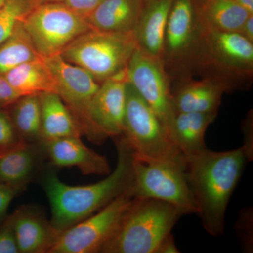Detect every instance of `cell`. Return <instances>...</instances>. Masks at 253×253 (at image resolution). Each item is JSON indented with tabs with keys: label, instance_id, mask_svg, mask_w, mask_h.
<instances>
[{
	"label": "cell",
	"instance_id": "d6a6232c",
	"mask_svg": "<svg viewBox=\"0 0 253 253\" xmlns=\"http://www.w3.org/2000/svg\"><path fill=\"white\" fill-rule=\"evenodd\" d=\"M179 253V250L176 247L175 243L172 234L168 236L166 239L163 241L162 244L160 246L157 253Z\"/></svg>",
	"mask_w": 253,
	"mask_h": 253
},
{
	"label": "cell",
	"instance_id": "f1b7e54d",
	"mask_svg": "<svg viewBox=\"0 0 253 253\" xmlns=\"http://www.w3.org/2000/svg\"><path fill=\"white\" fill-rule=\"evenodd\" d=\"M104 0H61V2L84 18L87 17Z\"/></svg>",
	"mask_w": 253,
	"mask_h": 253
},
{
	"label": "cell",
	"instance_id": "2e32d148",
	"mask_svg": "<svg viewBox=\"0 0 253 253\" xmlns=\"http://www.w3.org/2000/svg\"><path fill=\"white\" fill-rule=\"evenodd\" d=\"M174 0H144L133 34L136 48L161 60L163 38Z\"/></svg>",
	"mask_w": 253,
	"mask_h": 253
},
{
	"label": "cell",
	"instance_id": "603a6c76",
	"mask_svg": "<svg viewBox=\"0 0 253 253\" xmlns=\"http://www.w3.org/2000/svg\"><path fill=\"white\" fill-rule=\"evenodd\" d=\"M5 77L20 96L55 92V81L44 58L20 65Z\"/></svg>",
	"mask_w": 253,
	"mask_h": 253
},
{
	"label": "cell",
	"instance_id": "4316f807",
	"mask_svg": "<svg viewBox=\"0 0 253 253\" xmlns=\"http://www.w3.org/2000/svg\"><path fill=\"white\" fill-rule=\"evenodd\" d=\"M21 143L9 113L0 109V154Z\"/></svg>",
	"mask_w": 253,
	"mask_h": 253
},
{
	"label": "cell",
	"instance_id": "8d00e7d4",
	"mask_svg": "<svg viewBox=\"0 0 253 253\" xmlns=\"http://www.w3.org/2000/svg\"><path fill=\"white\" fill-rule=\"evenodd\" d=\"M5 0H0V7L4 4Z\"/></svg>",
	"mask_w": 253,
	"mask_h": 253
},
{
	"label": "cell",
	"instance_id": "e575fe53",
	"mask_svg": "<svg viewBox=\"0 0 253 253\" xmlns=\"http://www.w3.org/2000/svg\"><path fill=\"white\" fill-rule=\"evenodd\" d=\"M236 4L244 8L250 14H253V0H233Z\"/></svg>",
	"mask_w": 253,
	"mask_h": 253
},
{
	"label": "cell",
	"instance_id": "8992f818",
	"mask_svg": "<svg viewBox=\"0 0 253 253\" xmlns=\"http://www.w3.org/2000/svg\"><path fill=\"white\" fill-rule=\"evenodd\" d=\"M133 179L128 195L172 205L184 214H197V206L186 175V161L143 157L134 153Z\"/></svg>",
	"mask_w": 253,
	"mask_h": 253
},
{
	"label": "cell",
	"instance_id": "7a4b0ae2",
	"mask_svg": "<svg viewBox=\"0 0 253 253\" xmlns=\"http://www.w3.org/2000/svg\"><path fill=\"white\" fill-rule=\"evenodd\" d=\"M186 159V175L205 230L224 234L228 204L249 156L243 147L216 152L205 150Z\"/></svg>",
	"mask_w": 253,
	"mask_h": 253
},
{
	"label": "cell",
	"instance_id": "4fadbf2b",
	"mask_svg": "<svg viewBox=\"0 0 253 253\" xmlns=\"http://www.w3.org/2000/svg\"><path fill=\"white\" fill-rule=\"evenodd\" d=\"M126 68L101 83L89 111L87 138L95 144L122 135L126 102Z\"/></svg>",
	"mask_w": 253,
	"mask_h": 253
},
{
	"label": "cell",
	"instance_id": "44dd1931",
	"mask_svg": "<svg viewBox=\"0 0 253 253\" xmlns=\"http://www.w3.org/2000/svg\"><path fill=\"white\" fill-rule=\"evenodd\" d=\"M42 115V139L49 141L78 136L82 133L72 113L55 92L39 94Z\"/></svg>",
	"mask_w": 253,
	"mask_h": 253
},
{
	"label": "cell",
	"instance_id": "4dcf8cb0",
	"mask_svg": "<svg viewBox=\"0 0 253 253\" xmlns=\"http://www.w3.org/2000/svg\"><path fill=\"white\" fill-rule=\"evenodd\" d=\"M18 193V190L0 182V221L4 218L10 204Z\"/></svg>",
	"mask_w": 253,
	"mask_h": 253
},
{
	"label": "cell",
	"instance_id": "9a60e30c",
	"mask_svg": "<svg viewBox=\"0 0 253 253\" xmlns=\"http://www.w3.org/2000/svg\"><path fill=\"white\" fill-rule=\"evenodd\" d=\"M44 154L57 168L76 167L83 174L108 175L111 172L107 158L89 149L81 137L43 141Z\"/></svg>",
	"mask_w": 253,
	"mask_h": 253
},
{
	"label": "cell",
	"instance_id": "ba28073f",
	"mask_svg": "<svg viewBox=\"0 0 253 253\" xmlns=\"http://www.w3.org/2000/svg\"><path fill=\"white\" fill-rule=\"evenodd\" d=\"M122 135L134 154L168 161H186L171 140L166 126L129 82Z\"/></svg>",
	"mask_w": 253,
	"mask_h": 253
},
{
	"label": "cell",
	"instance_id": "836d02e7",
	"mask_svg": "<svg viewBox=\"0 0 253 253\" xmlns=\"http://www.w3.org/2000/svg\"><path fill=\"white\" fill-rule=\"evenodd\" d=\"M239 33L250 42H253V14L250 15L246 20Z\"/></svg>",
	"mask_w": 253,
	"mask_h": 253
},
{
	"label": "cell",
	"instance_id": "484cf974",
	"mask_svg": "<svg viewBox=\"0 0 253 253\" xmlns=\"http://www.w3.org/2000/svg\"><path fill=\"white\" fill-rule=\"evenodd\" d=\"M38 5V0H5L0 7V44L11 36L16 26Z\"/></svg>",
	"mask_w": 253,
	"mask_h": 253
},
{
	"label": "cell",
	"instance_id": "d6986e66",
	"mask_svg": "<svg viewBox=\"0 0 253 253\" xmlns=\"http://www.w3.org/2000/svg\"><path fill=\"white\" fill-rule=\"evenodd\" d=\"M217 112H177L168 128L171 140L186 158L207 149L206 131L217 118Z\"/></svg>",
	"mask_w": 253,
	"mask_h": 253
},
{
	"label": "cell",
	"instance_id": "d590c367",
	"mask_svg": "<svg viewBox=\"0 0 253 253\" xmlns=\"http://www.w3.org/2000/svg\"><path fill=\"white\" fill-rule=\"evenodd\" d=\"M40 4L48 2H61V0H38Z\"/></svg>",
	"mask_w": 253,
	"mask_h": 253
},
{
	"label": "cell",
	"instance_id": "277c9868",
	"mask_svg": "<svg viewBox=\"0 0 253 253\" xmlns=\"http://www.w3.org/2000/svg\"><path fill=\"white\" fill-rule=\"evenodd\" d=\"M196 75L217 82L226 92L249 89L253 78V42L239 33L205 31Z\"/></svg>",
	"mask_w": 253,
	"mask_h": 253
},
{
	"label": "cell",
	"instance_id": "5bb4252c",
	"mask_svg": "<svg viewBox=\"0 0 253 253\" xmlns=\"http://www.w3.org/2000/svg\"><path fill=\"white\" fill-rule=\"evenodd\" d=\"M9 219L21 253H49L61 233L37 206H21Z\"/></svg>",
	"mask_w": 253,
	"mask_h": 253
},
{
	"label": "cell",
	"instance_id": "1f68e13d",
	"mask_svg": "<svg viewBox=\"0 0 253 253\" xmlns=\"http://www.w3.org/2000/svg\"><path fill=\"white\" fill-rule=\"evenodd\" d=\"M253 131V114L252 113L248 115V117L245 121L244 134H245V144L242 146L249 156V160L251 159V156L253 153L251 151V132ZM252 149V148H251Z\"/></svg>",
	"mask_w": 253,
	"mask_h": 253
},
{
	"label": "cell",
	"instance_id": "83f0119b",
	"mask_svg": "<svg viewBox=\"0 0 253 253\" xmlns=\"http://www.w3.org/2000/svg\"><path fill=\"white\" fill-rule=\"evenodd\" d=\"M17 242L9 217L0 228V253H18Z\"/></svg>",
	"mask_w": 253,
	"mask_h": 253
},
{
	"label": "cell",
	"instance_id": "9c48e42d",
	"mask_svg": "<svg viewBox=\"0 0 253 253\" xmlns=\"http://www.w3.org/2000/svg\"><path fill=\"white\" fill-rule=\"evenodd\" d=\"M22 26L42 58L61 54L78 37L91 29L86 18L62 2L38 5L24 18Z\"/></svg>",
	"mask_w": 253,
	"mask_h": 253
},
{
	"label": "cell",
	"instance_id": "7c38bea8",
	"mask_svg": "<svg viewBox=\"0 0 253 253\" xmlns=\"http://www.w3.org/2000/svg\"><path fill=\"white\" fill-rule=\"evenodd\" d=\"M52 73L56 93L72 113L82 135L89 134L88 111L101 83L89 73L63 59L61 55L44 58Z\"/></svg>",
	"mask_w": 253,
	"mask_h": 253
},
{
	"label": "cell",
	"instance_id": "30bf717a",
	"mask_svg": "<svg viewBox=\"0 0 253 253\" xmlns=\"http://www.w3.org/2000/svg\"><path fill=\"white\" fill-rule=\"evenodd\" d=\"M132 198L124 194L83 221L63 231L49 253L101 252L111 239Z\"/></svg>",
	"mask_w": 253,
	"mask_h": 253
},
{
	"label": "cell",
	"instance_id": "52a82bcc",
	"mask_svg": "<svg viewBox=\"0 0 253 253\" xmlns=\"http://www.w3.org/2000/svg\"><path fill=\"white\" fill-rule=\"evenodd\" d=\"M134 34L91 29L78 37L61 55L89 73L99 83L126 69L136 49Z\"/></svg>",
	"mask_w": 253,
	"mask_h": 253
},
{
	"label": "cell",
	"instance_id": "8fae6325",
	"mask_svg": "<svg viewBox=\"0 0 253 253\" xmlns=\"http://www.w3.org/2000/svg\"><path fill=\"white\" fill-rule=\"evenodd\" d=\"M127 81L157 115L168 131L175 110L172 84L162 61L136 48L126 67Z\"/></svg>",
	"mask_w": 253,
	"mask_h": 253
},
{
	"label": "cell",
	"instance_id": "ffe728a7",
	"mask_svg": "<svg viewBox=\"0 0 253 253\" xmlns=\"http://www.w3.org/2000/svg\"><path fill=\"white\" fill-rule=\"evenodd\" d=\"M144 0H104L86 18L91 29L131 33L140 16Z\"/></svg>",
	"mask_w": 253,
	"mask_h": 253
},
{
	"label": "cell",
	"instance_id": "e0dca14e",
	"mask_svg": "<svg viewBox=\"0 0 253 253\" xmlns=\"http://www.w3.org/2000/svg\"><path fill=\"white\" fill-rule=\"evenodd\" d=\"M172 91L175 112H218L225 88L209 78L174 83Z\"/></svg>",
	"mask_w": 253,
	"mask_h": 253
},
{
	"label": "cell",
	"instance_id": "5b68a950",
	"mask_svg": "<svg viewBox=\"0 0 253 253\" xmlns=\"http://www.w3.org/2000/svg\"><path fill=\"white\" fill-rule=\"evenodd\" d=\"M204 33L195 0H174L165 31L161 55L171 84L196 76Z\"/></svg>",
	"mask_w": 253,
	"mask_h": 253
},
{
	"label": "cell",
	"instance_id": "74e56055",
	"mask_svg": "<svg viewBox=\"0 0 253 253\" xmlns=\"http://www.w3.org/2000/svg\"><path fill=\"white\" fill-rule=\"evenodd\" d=\"M195 1H201V0H195Z\"/></svg>",
	"mask_w": 253,
	"mask_h": 253
},
{
	"label": "cell",
	"instance_id": "f546056e",
	"mask_svg": "<svg viewBox=\"0 0 253 253\" xmlns=\"http://www.w3.org/2000/svg\"><path fill=\"white\" fill-rule=\"evenodd\" d=\"M20 97L4 75L0 73V109L11 106Z\"/></svg>",
	"mask_w": 253,
	"mask_h": 253
},
{
	"label": "cell",
	"instance_id": "6da1fadb",
	"mask_svg": "<svg viewBox=\"0 0 253 253\" xmlns=\"http://www.w3.org/2000/svg\"><path fill=\"white\" fill-rule=\"evenodd\" d=\"M116 167L102 180L86 185H68L48 171L41 183L51 207V224L62 232L127 194L133 179L134 151L123 135L117 136Z\"/></svg>",
	"mask_w": 253,
	"mask_h": 253
},
{
	"label": "cell",
	"instance_id": "ac0fdd59",
	"mask_svg": "<svg viewBox=\"0 0 253 253\" xmlns=\"http://www.w3.org/2000/svg\"><path fill=\"white\" fill-rule=\"evenodd\" d=\"M42 142L21 144L0 154V182L21 191L32 180L44 155Z\"/></svg>",
	"mask_w": 253,
	"mask_h": 253
},
{
	"label": "cell",
	"instance_id": "3957f363",
	"mask_svg": "<svg viewBox=\"0 0 253 253\" xmlns=\"http://www.w3.org/2000/svg\"><path fill=\"white\" fill-rule=\"evenodd\" d=\"M183 214L172 205L154 199H133L104 253H157Z\"/></svg>",
	"mask_w": 253,
	"mask_h": 253
},
{
	"label": "cell",
	"instance_id": "cb8c5ba5",
	"mask_svg": "<svg viewBox=\"0 0 253 253\" xmlns=\"http://www.w3.org/2000/svg\"><path fill=\"white\" fill-rule=\"evenodd\" d=\"M11 106L9 116L21 141L26 144L42 142L39 94L21 96Z\"/></svg>",
	"mask_w": 253,
	"mask_h": 253
},
{
	"label": "cell",
	"instance_id": "d4e9b609",
	"mask_svg": "<svg viewBox=\"0 0 253 253\" xmlns=\"http://www.w3.org/2000/svg\"><path fill=\"white\" fill-rule=\"evenodd\" d=\"M41 58L42 57L37 53L22 22L20 23L11 36L0 44V73L4 74L23 63Z\"/></svg>",
	"mask_w": 253,
	"mask_h": 253
},
{
	"label": "cell",
	"instance_id": "7402d4cb",
	"mask_svg": "<svg viewBox=\"0 0 253 253\" xmlns=\"http://www.w3.org/2000/svg\"><path fill=\"white\" fill-rule=\"evenodd\" d=\"M196 3L205 31L239 33L252 15L233 0H201Z\"/></svg>",
	"mask_w": 253,
	"mask_h": 253
}]
</instances>
